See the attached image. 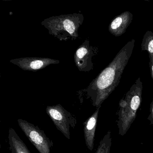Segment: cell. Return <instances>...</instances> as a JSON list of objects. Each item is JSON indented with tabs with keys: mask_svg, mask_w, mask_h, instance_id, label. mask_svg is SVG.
Listing matches in <instances>:
<instances>
[{
	"mask_svg": "<svg viewBox=\"0 0 153 153\" xmlns=\"http://www.w3.org/2000/svg\"><path fill=\"white\" fill-rule=\"evenodd\" d=\"M134 46V39L126 44L113 61L92 81L87 88L79 91L81 102L85 98L90 100L93 106L96 108L101 106L119 84Z\"/></svg>",
	"mask_w": 153,
	"mask_h": 153,
	"instance_id": "obj_1",
	"label": "cell"
},
{
	"mask_svg": "<svg viewBox=\"0 0 153 153\" xmlns=\"http://www.w3.org/2000/svg\"><path fill=\"white\" fill-rule=\"evenodd\" d=\"M143 89V82L138 77L119 101L117 125L119 134L121 136L126 134L136 118L137 113L142 103Z\"/></svg>",
	"mask_w": 153,
	"mask_h": 153,
	"instance_id": "obj_2",
	"label": "cell"
},
{
	"mask_svg": "<svg viewBox=\"0 0 153 153\" xmlns=\"http://www.w3.org/2000/svg\"><path fill=\"white\" fill-rule=\"evenodd\" d=\"M18 123L30 142L40 153H51L54 143L38 126L25 120H18Z\"/></svg>",
	"mask_w": 153,
	"mask_h": 153,
	"instance_id": "obj_3",
	"label": "cell"
},
{
	"mask_svg": "<svg viewBox=\"0 0 153 153\" xmlns=\"http://www.w3.org/2000/svg\"><path fill=\"white\" fill-rule=\"evenodd\" d=\"M46 111L57 128L67 139H70V127L74 128L77 124L75 116L60 104L47 106Z\"/></svg>",
	"mask_w": 153,
	"mask_h": 153,
	"instance_id": "obj_4",
	"label": "cell"
},
{
	"mask_svg": "<svg viewBox=\"0 0 153 153\" xmlns=\"http://www.w3.org/2000/svg\"><path fill=\"white\" fill-rule=\"evenodd\" d=\"M98 52L97 48L91 45L89 41H84L75 53L74 62L78 70L85 72L93 70V60Z\"/></svg>",
	"mask_w": 153,
	"mask_h": 153,
	"instance_id": "obj_5",
	"label": "cell"
},
{
	"mask_svg": "<svg viewBox=\"0 0 153 153\" xmlns=\"http://www.w3.org/2000/svg\"><path fill=\"white\" fill-rule=\"evenodd\" d=\"M10 62L19 66L22 70L31 71H37L49 65L60 63L59 60L42 57H22L12 59Z\"/></svg>",
	"mask_w": 153,
	"mask_h": 153,
	"instance_id": "obj_6",
	"label": "cell"
},
{
	"mask_svg": "<svg viewBox=\"0 0 153 153\" xmlns=\"http://www.w3.org/2000/svg\"><path fill=\"white\" fill-rule=\"evenodd\" d=\"M100 107L96 109L95 112L84 123V133L85 143L87 148L92 151L94 148L95 132Z\"/></svg>",
	"mask_w": 153,
	"mask_h": 153,
	"instance_id": "obj_7",
	"label": "cell"
},
{
	"mask_svg": "<svg viewBox=\"0 0 153 153\" xmlns=\"http://www.w3.org/2000/svg\"><path fill=\"white\" fill-rule=\"evenodd\" d=\"M8 139L11 153H31L25 144L13 128L9 129Z\"/></svg>",
	"mask_w": 153,
	"mask_h": 153,
	"instance_id": "obj_8",
	"label": "cell"
},
{
	"mask_svg": "<svg viewBox=\"0 0 153 153\" xmlns=\"http://www.w3.org/2000/svg\"><path fill=\"white\" fill-rule=\"evenodd\" d=\"M129 16L123 14L115 19L110 24L109 31L116 36H119L125 33L129 24Z\"/></svg>",
	"mask_w": 153,
	"mask_h": 153,
	"instance_id": "obj_9",
	"label": "cell"
},
{
	"mask_svg": "<svg viewBox=\"0 0 153 153\" xmlns=\"http://www.w3.org/2000/svg\"><path fill=\"white\" fill-rule=\"evenodd\" d=\"M112 144L111 132L109 130L102 139L95 153H110Z\"/></svg>",
	"mask_w": 153,
	"mask_h": 153,
	"instance_id": "obj_10",
	"label": "cell"
},
{
	"mask_svg": "<svg viewBox=\"0 0 153 153\" xmlns=\"http://www.w3.org/2000/svg\"><path fill=\"white\" fill-rule=\"evenodd\" d=\"M141 48L142 51L148 52L149 57H153V33L151 31H148L144 36Z\"/></svg>",
	"mask_w": 153,
	"mask_h": 153,
	"instance_id": "obj_11",
	"label": "cell"
},
{
	"mask_svg": "<svg viewBox=\"0 0 153 153\" xmlns=\"http://www.w3.org/2000/svg\"><path fill=\"white\" fill-rule=\"evenodd\" d=\"M147 119L150 121V124L153 126V98L150 107V114L147 118Z\"/></svg>",
	"mask_w": 153,
	"mask_h": 153,
	"instance_id": "obj_12",
	"label": "cell"
},
{
	"mask_svg": "<svg viewBox=\"0 0 153 153\" xmlns=\"http://www.w3.org/2000/svg\"><path fill=\"white\" fill-rule=\"evenodd\" d=\"M150 62H149V66H150V71H151V76L153 79V57H149Z\"/></svg>",
	"mask_w": 153,
	"mask_h": 153,
	"instance_id": "obj_13",
	"label": "cell"
}]
</instances>
